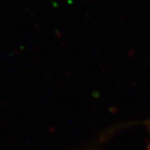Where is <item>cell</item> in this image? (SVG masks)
<instances>
[]
</instances>
